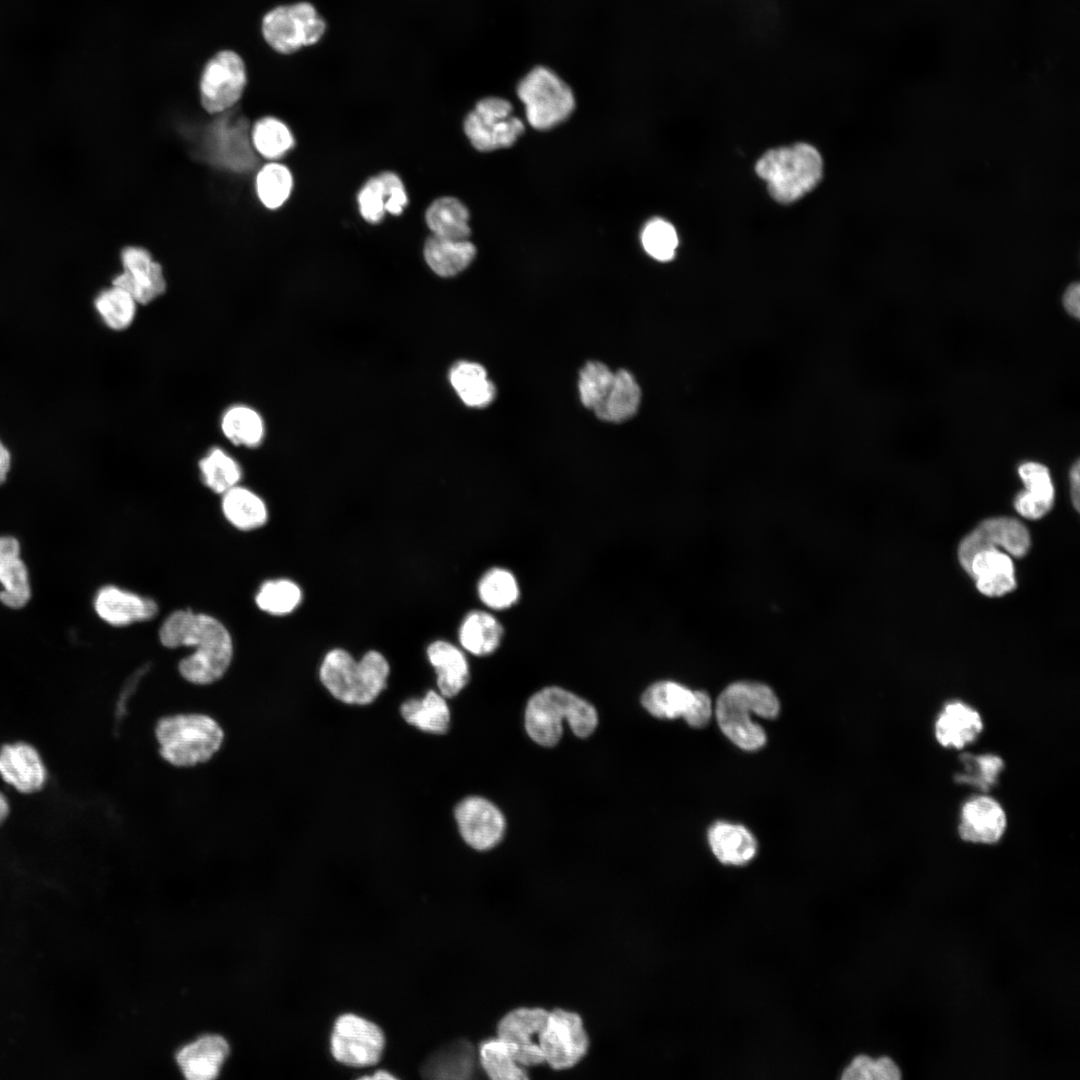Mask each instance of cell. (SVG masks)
Segmentation results:
<instances>
[{
    "label": "cell",
    "mask_w": 1080,
    "mask_h": 1080,
    "mask_svg": "<svg viewBox=\"0 0 1080 1080\" xmlns=\"http://www.w3.org/2000/svg\"><path fill=\"white\" fill-rule=\"evenodd\" d=\"M159 639L167 648L194 647L178 671L188 682L209 685L222 678L233 657L232 638L222 622L192 610H177L162 623Z\"/></svg>",
    "instance_id": "obj_1"
},
{
    "label": "cell",
    "mask_w": 1080,
    "mask_h": 1080,
    "mask_svg": "<svg viewBox=\"0 0 1080 1080\" xmlns=\"http://www.w3.org/2000/svg\"><path fill=\"white\" fill-rule=\"evenodd\" d=\"M566 721L578 737H587L598 723L595 708L579 696L560 687H546L535 693L525 710V729L533 741L554 746Z\"/></svg>",
    "instance_id": "obj_2"
},
{
    "label": "cell",
    "mask_w": 1080,
    "mask_h": 1080,
    "mask_svg": "<svg viewBox=\"0 0 1080 1080\" xmlns=\"http://www.w3.org/2000/svg\"><path fill=\"white\" fill-rule=\"evenodd\" d=\"M779 701L770 687L750 681L730 684L718 697L716 718L722 732L744 750H757L766 742L761 726L754 723L750 713L763 718H775Z\"/></svg>",
    "instance_id": "obj_3"
},
{
    "label": "cell",
    "mask_w": 1080,
    "mask_h": 1080,
    "mask_svg": "<svg viewBox=\"0 0 1080 1080\" xmlns=\"http://www.w3.org/2000/svg\"><path fill=\"white\" fill-rule=\"evenodd\" d=\"M154 732L160 756L172 766L181 768L209 761L224 741L221 725L201 713L164 716L157 721Z\"/></svg>",
    "instance_id": "obj_4"
},
{
    "label": "cell",
    "mask_w": 1080,
    "mask_h": 1080,
    "mask_svg": "<svg viewBox=\"0 0 1080 1080\" xmlns=\"http://www.w3.org/2000/svg\"><path fill=\"white\" fill-rule=\"evenodd\" d=\"M390 667L386 658L371 650L356 661L346 650L329 651L320 667V680L333 697L347 704L373 702L386 687Z\"/></svg>",
    "instance_id": "obj_5"
},
{
    "label": "cell",
    "mask_w": 1080,
    "mask_h": 1080,
    "mask_svg": "<svg viewBox=\"0 0 1080 1080\" xmlns=\"http://www.w3.org/2000/svg\"><path fill=\"white\" fill-rule=\"evenodd\" d=\"M755 169L776 201L791 203L819 183L823 161L815 147L798 143L769 150L757 161Z\"/></svg>",
    "instance_id": "obj_6"
},
{
    "label": "cell",
    "mask_w": 1080,
    "mask_h": 1080,
    "mask_svg": "<svg viewBox=\"0 0 1080 1080\" xmlns=\"http://www.w3.org/2000/svg\"><path fill=\"white\" fill-rule=\"evenodd\" d=\"M517 95L525 106L529 124L539 130L553 128L574 110V95L553 71L536 67L519 83Z\"/></svg>",
    "instance_id": "obj_7"
},
{
    "label": "cell",
    "mask_w": 1080,
    "mask_h": 1080,
    "mask_svg": "<svg viewBox=\"0 0 1080 1080\" xmlns=\"http://www.w3.org/2000/svg\"><path fill=\"white\" fill-rule=\"evenodd\" d=\"M325 29L324 20L308 2L273 8L264 15L261 23L264 40L281 54H291L317 43Z\"/></svg>",
    "instance_id": "obj_8"
},
{
    "label": "cell",
    "mask_w": 1080,
    "mask_h": 1080,
    "mask_svg": "<svg viewBox=\"0 0 1080 1080\" xmlns=\"http://www.w3.org/2000/svg\"><path fill=\"white\" fill-rule=\"evenodd\" d=\"M524 129L523 122L512 114L510 102L498 97L480 100L464 122L465 134L479 151L509 147Z\"/></svg>",
    "instance_id": "obj_9"
},
{
    "label": "cell",
    "mask_w": 1080,
    "mask_h": 1080,
    "mask_svg": "<svg viewBox=\"0 0 1080 1080\" xmlns=\"http://www.w3.org/2000/svg\"><path fill=\"white\" fill-rule=\"evenodd\" d=\"M538 1044L544 1063L554 1070H566L586 1055L589 1038L580 1015L558 1008L548 1012Z\"/></svg>",
    "instance_id": "obj_10"
},
{
    "label": "cell",
    "mask_w": 1080,
    "mask_h": 1080,
    "mask_svg": "<svg viewBox=\"0 0 1080 1080\" xmlns=\"http://www.w3.org/2000/svg\"><path fill=\"white\" fill-rule=\"evenodd\" d=\"M246 85L247 71L241 56L233 50H221L202 70L201 105L211 114L225 112L240 100Z\"/></svg>",
    "instance_id": "obj_11"
},
{
    "label": "cell",
    "mask_w": 1080,
    "mask_h": 1080,
    "mask_svg": "<svg viewBox=\"0 0 1080 1080\" xmlns=\"http://www.w3.org/2000/svg\"><path fill=\"white\" fill-rule=\"evenodd\" d=\"M385 1045L382 1030L375 1023L344 1014L336 1020L331 1035V1053L340 1063L366 1067L377 1063Z\"/></svg>",
    "instance_id": "obj_12"
},
{
    "label": "cell",
    "mask_w": 1080,
    "mask_h": 1080,
    "mask_svg": "<svg viewBox=\"0 0 1080 1080\" xmlns=\"http://www.w3.org/2000/svg\"><path fill=\"white\" fill-rule=\"evenodd\" d=\"M1002 547L1015 556H1024L1030 547V535L1027 528L1018 520L997 517L981 522L960 543L958 556L967 571L972 557L980 550Z\"/></svg>",
    "instance_id": "obj_13"
},
{
    "label": "cell",
    "mask_w": 1080,
    "mask_h": 1080,
    "mask_svg": "<svg viewBox=\"0 0 1080 1080\" xmlns=\"http://www.w3.org/2000/svg\"><path fill=\"white\" fill-rule=\"evenodd\" d=\"M548 1012L540 1007H520L508 1012L498 1023L497 1037L511 1047L516 1061L524 1068L544 1063L536 1037L538 1039Z\"/></svg>",
    "instance_id": "obj_14"
},
{
    "label": "cell",
    "mask_w": 1080,
    "mask_h": 1080,
    "mask_svg": "<svg viewBox=\"0 0 1080 1080\" xmlns=\"http://www.w3.org/2000/svg\"><path fill=\"white\" fill-rule=\"evenodd\" d=\"M455 819L464 841L480 851L496 846L505 831L501 811L489 800L477 796L467 797L458 803Z\"/></svg>",
    "instance_id": "obj_15"
},
{
    "label": "cell",
    "mask_w": 1080,
    "mask_h": 1080,
    "mask_svg": "<svg viewBox=\"0 0 1080 1080\" xmlns=\"http://www.w3.org/2000/svg\"><path fill=\"white\" fill-rule=\"evenodd\" d=\"M123 272L112 285L125 289L138 304H148L166 290V281L160 263L144 248L128 246L121 252Z\"/></svg>",
    "instance_id": "obj_16"
},
{
    "label": "cell",
    "mask_w": 1080,
    "mask_h": 1080,
    "mask_svg": "<svg viewBox=\"0 0 1080 1080\" xmlns=\"http://www.w3.org/2000/svg\"><path fill=\"white\" fill-rule=\"evenodd\" d=\"M0 776L18 792L32 794L45 785L47 771L32 745L16 742L0 748Z\"/></svg>",
    "instance_id": "obj_17"
},
{
    "label": "cell",
    "mask_w": 1080,
    "mask_h": 1080,
    "mask_svg": "<svg viewBox=\"0 0 1080 1080\" xmlns=\"http://www.w3.org/2000/svg\"><path fill=\"white\" fill-rule=\"evenodd\" d=\"M94 608L103 621L116 627L148 621L158 613V605L153 599L113 585L104 586L97 592Z\"/></svg>",
    "instance_id": "obj_18"
},
{
    "label": "cell",
    "mask_w": 1080,
    "mask_h": 1080,
    "mask_svg": "<svg viewBox=\"0 0 1080 1080\" xmlns=\"http://www.w3.org/2000/svg\"><path fill=\"white\" fill-rule=\"evenodd\" d=\"M230 1053V1046L218 1034H204L180 1048L176 1062L189 1080L216 1078Z\"/></svg>",
    "instance_id": "obj_19"
},
{
    "label": "cell",
    "mask_w": 1080,
    "mask_h": 1080,
    "mask_svg": "<svg viewBox=\"0 0 1080 1080\" xmlns=\"http://www.w3.org/2000/svg\"><path fill=\"white\" fill-rule=\"evenodd\" d=\"M407 202L403 183L392 172H383L372 177L358 194L360 213L370 223L380 222L386 212L393 215L401 214Z\"/></svg>",
    "instance_id": "obj_20"
},
{
    "label": "cell",
    "mask_w": 1080,
    "mask_h": 1080,
    "mask_svg": "<svg viewBox=\"0 0 1080 1080\" xmlns=\"http://www.w3.org/2000/svg\"><path fill=\"white\" fill-rule=\"evenodd\" d=\"M1005 827V813L1000 804L990 797H976L962 808L959 834L965 841L996 843Z\"/></svg>",
    "instance_id": "obj_21"
},
{
    "label": "cell",
    "mask_w": 1080,
    "mask_h": 1080,
    "mask_svg": "<svg viewBox=\"0 0 1080 1080\" xmlns=\"http://www.w3.org/2000/svg\"><path fill=\"white\" fill-rule=\"evenodd\" d=\"M967 572L975 579L977 589L989 597L1002 596L1016 587L1010 556L995 547L978 551Z\"/></svg>",
    "instance_id": "obj_22"
},
{
    "label": "cell",
    "mask_w": 1080,
    "mask_h": 1080,
    "mask_svg": "<svg viewBox=\"0 0 1080 1080\" xmlns=\"http://www.w3.org/2000/svg\"><path fill=\"white\" fill-rule=\"evenodd\" d=\"M427 657L437 675V686L443 697L457 695L468 683L469 665L458 647L444 640L432 642Z\"/></svg>",
    "instance_id": "obj_23"
},
{
    "label": "cell",
    "mask_w": 1080,
    "mask_h": 1080,
    "mask_svg": "<svg viewBox=\"0 0 1080 1080\" xmlns=\"http://www.w3.org/2000/svg\"><path fill=\"white\" fill-rule=\"evenodd\" d=\"M708 842L714 856L726 865H744L757 852V841L742 825L717 822L708 831Z\"/></svg>",
    "instance_id": "obj_24"
},
{
    "label": "cell",
    "mask_w": 1080,
    "mask_h": 1080,
    "mask_svg": "<svg viewBox=\"0 0 1080 1080\" xmlns=\"http://www.w3.org/2000/svg\"><path fill=\"white\" fill-rule=\"evenodd\" d=\"M982 728L981 717L976 710L961 702H952L939 714L935 731L941 745L960 749L974 741Z\"/></svg>",
    "instance_id": "obj_25"
},
{
    "label": "cell",
    "mask_w": 1080,
    "mask_h": 1080,
    "mask_svg": "<svg viewBox=\"0 0 1080 1080\" xmlns=\"http://www.w3.org/2000/svg\"><path fill=\"white\" fill-rule=\"evenodd\" d=\"M641 399L640 387L627 370L614 372L613 381L602 402L593 410L604 421L622 422L638 410Z\"/></svg>",
    "instance_id": "obj_26"
},
{
    "label": "cell",
    "mask_w": 1080,
    "mask_h": 1080,
    "mask_svg": "<svg viewBox=\"0 0 1080 1080\" xmlns=\"http://www.w3.org/2000/svg\"><path fill=\"white\" fill-rule=\"evenodd\" d=\"M503 627L490 613L474 610L463 619L458 638L462 648L476 656L493 653L502 640Z\"/></svg>",
    "instance_id": "obj_27"
},
{
    "label": "cell",
    "mask_w": 1080,
    "mask_h": 1080,
    "mask_svg": "<svg viewBox=\"0 0 1080 1080\" xmlns=\"http://www.w3.org/2000/svg\"><path fill=\"white\" fill-rule=\"evenodd\" d=\"M475 246L469 240H450L432 235L424 246L429 267L439 276L450 277L464 270L474 259Z\"/></svg>",
    "instance_id": "obj_28"
},
{
    "label": "cell",
    "mask_w": 1080,
    "mask_h": 1080,
    "mask_svg": "<svg viewBox=\"0 0 1080 1080\" xmlns=\"http://www.w3.org/2000/svg\"><path fill=\"white\" fill-rule=\"evenodd\" d=\"M221 508L228 522L242 531L257 529L268 518L265 502L250 489L239 485L222 494Z\"/></svg>",
    "instance_id": "obj_29"
},
{
    "label": "cell",
    "mask_w": 1080,
    "mask_h": 1080,
    "mask_svg": "<svg viewBox=\"0 0 1080 1080\" xmlns=\"http://www.w3.org/2000/svg\"><path fill=\"white\" fill-rule=\"evenodd\" d=\"M696 697V691L674 682L659 681L649 686L641 697L643 707L653 716L675 719L687 714Z\"/></svg>",
    "instance_id": "obj_30"
},
{
    "label": "cell",
    "mask_w": 1080,
    "mask_h": 1080,
    "mask_svg": "<svg viewBox=\"0 0 1080 1080\" xmlns=\"http://www.w3.org/2000/svg\"><path fill=\"white\" fill-rule=\"evenodd\" d=\"M475 1067V1052L467 1041H456L435 1052L424 1064L422 1073L434 1079L470 1078Z\"/></svg>",
    "instance_id": "obj_31"
},
{
    "label": "cell",
    "mask_w": 1080,
    "mask_h": 1080,
    "mask_svg": "<svg viewBox=\"0 0 1080 1080\" xmlns=\"http://www.w3.org/2000/svg\"><path fill=\"white\" fill-rule=\"evenodd\" d=\"M223 435L234 445L258 447L265 436V424L260 413L244 404L227 408L220 421Z\"/></svg>",
    "instance_id": "obj_32"
},
{
    "label": "cell",
    "mask_w": 1080,
    "mask_h": 1080,
    "mask_svg": "<svg viewBox=\"0 0 1080 1080\" xmlns=\"http://www.w3.org/2000/svg\"><path fill=\"white\" fill-rule=\"evenodd\" d=\"M469 212L458 199L442 197L435 200L426 211V222L433 235L450 240H468Z\"/></svg>",
    "instance_id": "obj_33"
},
{
    "label": "cell",
    "mask_w": 1080,
    "mask_h": 1080,
    "mask_svg": "<svg viewBox=\"0 0 1080 1080\" xmlns=\"http://www.w3.org/2000/svg\"><path fill=\"white\" fill-rule=\"evenodd\" d=\"M450 382L461 400L470 407H486L496 395L494 384L478 363H457L450 371Z\"/></svg>",
    "instance_id": "obj_34"
},
{
    "label": "cell",
    "mask_w": 1080,
    "mask_h": 1080,
    "mask_svg": "<svg viewBox=\"0 0 1080 1080\" xmlns=\"http://www.w3.org/2000/svg\"><path fill=\"white\" fill-rule=\"evenodd\" d=\"M401 715L422 731L443 734L448 730L450 711L444 697L429 690L422 699H409L401 706Z\"/></svg>",
    "instance_id": "obj_35"
},
{
    "label": "cell",
    "mask_w": 1080,
    "mask_h": 1080,
    "mask_svg": "<svg viewBox=\"0 0 1080 1080\" xmlns=\"http://www.w3.org/2000/svg\"><path fill=\"white\" fill-rule=\"evenodd\" d=\"M215 125L214 135L217 137V153L221 162L231 169L244 170L253 163V154L249 146L246 134L247 128L244 121L236 122L223 119Z\"/></svg>",
    "instance_id": "obj_36"
},
{
    "label": "cell",
    "mask_w": 1080,
    "mask_h": 1080,
    "mask_svg": "<svg viewBox=\"0 0 1080 1080\" xmlns=\"http://www.w3.org/2000/svg\"><path fill=\"white\" fill-rule=\"evenodd\" d=\"M199 469L203 483L217 494L238 485L242 478L240 464L220 447L209 450L200 460Z\"/></svg>",
    "instance_id": "obj_37"
},
{
    "label": "cell",
    "mask_w": 1080,
    "mask_h": 1080,
    "mask_svg": "<svg viewBox=\"0 0 1080 1080\" xmlns=\"http://www.w3.org/2000/svg\"><path fill=\"white\" fill-rule=\"evenodd\" d=\"M479 1060L485 1073L494 1080H522L528 1075L515 1059L511 1047L499 1037L485 1040L479 1048Z\"/></svg>",
    "instance_id": "obj_38"
},
{
    "label": "cell",
    "mask_w": 1080,
    "mask_h": 1080,
    "mask_svg": "<svg viewBox=\"0 0 1080 1080\" xmlns=\"http://www.w3.org/2000/svg\"><path fill=\"white\" fill-rule=\"evenodd\" d=\"M477 591L482 603L495 610L511 607L520 595L513 573L501 567H493L485 572L478 583Z\"/></svg>",
    "instance_id": "obj_39"
},
{
    "label": "cell",
    "mask_w": 1080,
    "mask_h": 1080,
    "mask_svg": "<svg viewBox=\"0 0 1080 1080\" xmlns=\"http://www.w3.org/2000/svg\"><path fill=\"white\" fill-rule=\"evenodd\" d=\"M251 143L261 156L273 160L282 157L293 147L294 138L284 122L268 116L254 124Z\"/></svg>",
    "instance_id": "obj_40"
},
{
    "label": "cell",
    "mask_w": 1080,
    "mask_h": 1080,
    "mask_svg": "<svg viewBox=\"0 0 1080 1080\" xmlns=\"http://www.w3.org/2000/svg\"><path fill=\"white\" fill-rule=\"evenodd\" d=\"M137 302L123 288L113 285L95 299V308L104 323L112 330L128 328L135 319Z\"/></svg>",
    "instance_id": "obj_41"
},
{
    "label": "cell",
    "mask_w": 1080,
    "mask_h": 1080,
    "mask_svg": "<svg viewBox=\"0 0 1080 1080\" xmlns=\"http://www.w3.org/2000/svg\"><path fill=\"white\" fill-rule=\"evenodd\" d=\"M293 180L289 169L276 162L264 165L255 179L256 194L268 209L281 207L292 190Z\"/></svg>",
    "instance_id": "obj_42"
},
{
    "label": "cell",
    "mask_w": 1080,
    "mask_h": 1080,
    "mask_svg": "<svg viewBox=\"0 0 1080 1080\" xmlns=\"http://www.w3.org/2000/svg\"><path fill=\"white\" fill-rule=\"evenodd\" d=\"M301 601L302 591L300 587L289 579L265 581L255 597L259 609L277 616L291 613Z\"/></svg>",
    "instance_id": "obj_43"
},
{
    "label": "cell",
    "mask_w": 1080,
    "mask_h": 1080,
    "mask_svg": "<svg viewBox=\"0 0 1080 1080\" xmlns=\"http://www.w3.org/2000/svg\"><path fill=\"white\" fill-rule=\"evenodd\" d=\"M0 602L6 607L19 609L31 598L28 570L20 556H14L0 566Z\"/></svg>",
    "instance_id": "obj_44"
},
{
    "label": "cell",
    "mask_w": 1080,
    "mask_h": 1080,
    "mask_svg": "<svg viewBox=\"0 0 1080 1080\" xmlns=\"http://www.w3.org/2000/svg\"><path fill=\"white\" fill-rule=\"evenodd\" d=\"M614 372L598 361L588 362L580 371L579 395L582 404L594 410L604 399L613 381Z\"/></svg>",
    "instance_id": "obj_45"
},
{
    "label": "cell",
    "mask_w": 1080,
    "mask_h": 1080,
    "mask_svg": "<svg viewBox=\"0 0 1080 1080\" xmlns=\"http://www.w3.org/2000/svg\"><path fill=\"white\" fill-rule=\"evenodd\" d=\"M641 241L645 251L662 262L673 259L678 246L675 228L661 218H654L645 225Z\"/></svg>",
    "instance_id": "obj_46"
},
{
    "label": "cell",
    "mask_w": 1080,
    "mask_h": 1080,
    "mask_svg": "<svg viewBox=\"0 0 1080 1080\" xmlns=\"http://www.w3.org/2000/svg\"><path fill=\"white\" fill-rule=\"evenodd\" d=\"M901 1072L889 1057L872 1059L867 1055L855 1056L843 1069L842 1080H898Z\"/></svg>",
    "instance_id": "obj_47"
},
{
    "label": "cell",
    "mask_w": 1080,
    "mask_h": 1080,
    "mask_svg": "<svg viewBox=\"0 0 1080 1080\" xmlns=\"http://www.w3.org/2000/svg\"><path fill=\"white\" fill-rule=\"evenodd\" d=\"M1018 474L1025 485V492L1051 508L1054 502V486L1048 468L1040 463L1025 462L1018 467Z\"/></svg>",
    "instance_id": "obj_48"
},
{
    "label": "cell",
    "mask_w": 1080,
    "mask_h": 1080,
    "mask_svg": "<svg viewBox=\"0 0 1080 1080\" xmlns=\"http://www.w3.org/2000/svg\"><path fill=\"white\" fill-rule=\"evenodd\" d=\"M711 714L712 708L709 695L704 691H696L695 700L684 719L690 726L700 728L708 723Z\"/></svg>",
    "instance_id": "obj_49"
},
{
    "label": "cell",
    "mask_w": 1080,
    "mask_h": 1080,
    "mask_svg": "<svg viewBox=\"0 0 1080 1080\" xmlns=\"http://www.w3.org/2000/svg\"><path fill=\"white\" fill-rule=\"evenodd\" d=\"M974 760L980 772L976 785L983 790H987L989 786L994 784L1003 767V762L999 757L992 755L974 757Z\"/></svg>",
    "instance_id": "obj_50"
},
{
    "label": "cell",
    "mask_w": 1080,
    "mask_h": 1080,
    "mask_svg": "<svg viewBox=\"0 0 1080 1080\" xmlns=\"http://www.w3.org/2000/svg\"><path fill=\"white\" fill-rule=\"evenodd\" d=\"M1063 306L1066 312L1074 317L1080 316V286L1077 282L1070 284L1065 290L1062 298Z\"/></svg>",
    "instance_id": "obj_51"
},
{
    "label": "cell",
    "mask_w": 1080,
    "mask_h": 1080,
    "mask_svg": "<svg viewBox=\"0 0 1080 1080\" xmlns=\"http://www.w3.org/2000/svg\"><path fill=\"white\" fill-rule=\"evenodd\" d=\"M20 555V544L11 536H0V566L7 559Z\"/></svg>",
    "instance_id": "obj_52"
},
{
    "label": "cell",
    "mask_w": 1080,
    "mask_h": 1080,
    "mask_svg": "<svg viewBox=\"0 0 1080 1080\" xmlns=\"http://www.w3.org/2000/svg\"><path fill=\"white\" fill-rule=\"evenodd\" d=\"M1080 464L1076 461L1070 470V489L1073 505L1076 510H1079V482H1080Z\"/></svg>",
    "instance_id": "obj_53"
},
{
    "label": "cell",
    "mask_w": 1080,
    "mask_h": 1080,
    "mask_svg": "<svg viewBox=\"0 0 1080 1080\" xmlns=\"http://www.w3.org/2000/svg\"><path fill=\"white\" fill-rule=\"evenodd\" d=\"M9 469L10 453L0 441V484L6 480Z\"/></svg>",
    "instance_id": "obj_54"
},
{
    "label": "cell",
    "mask_w": 1080,
    "mask_h": 1080,
    "mask_svg": "<svg viewBox=\"0 0 1080 1080\" xmlns=\"http://www.w3.org/2000/svg\"><path fill=\"white\" fill-rule=\"evenodd\" d=\"M9 814V804L6 797L0 792V824H2Z\"/></svg>",
    "instance_id": "obj_55"
},
{
    "label": "cell",
    "mask_w": 1080,
    "mask_h": 1080,
    "mask_svg": "<svg viewBox=\"0 0 1080 1080\" xmlns=\"http://www.w3.org/2000/svg\"><path fill=\"white\" fill-rule=\"evenodd\" d=\"M367 1079H395V1077L387 1071L379 1070L374 1073L373 1076H366Z\"/></svg>",
    "instance_id": "obj_56"
}]
</instances>
